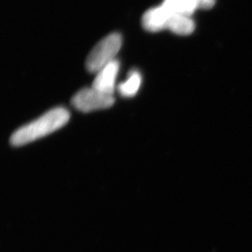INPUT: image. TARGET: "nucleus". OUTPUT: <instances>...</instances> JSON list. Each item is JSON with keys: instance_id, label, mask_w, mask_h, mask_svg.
Listing matches in <instances>:
<instances>
[{"instance_id": "1", "label": "nucleus", "mask_w": 252, "mask_h": 252, "mask_svg": "<svg viewBox=\"0 0 252 252\" xmlns=\"http://www.w3.org/2000/svg\"><path fill=\"white\" fill-rule=\"evenodd\" d=\"M69 120L68 110L55 108L15 131L10 137V144L14 147L27 145L62 128Z\"/></svg>"}, {"instance_id": "2", "label": "nucleus", "mask_w": 252, "mask_h": 252, "mask_svg": "<svg viewBox=\"0 0 252 252\" xmlns=\"http://www.w3.org/2000/svg\"><path fill=\"white\" fill-rule=\"evenodd\" d=\"M142 26L150 32H158L167 29L179 35H189L195 28L190 17L171 12L162 4L145 12L143 15Z\"/></svg>"}, {"instance_id": "3", "label": "nucleus", "mask_w": 252, "mask_h": 252, "mask_svg": "<svg viewBox=\"0 0 252 252\" xmlns=\"http://www.w3.org/2000/svg\"><path fill=\"white\" fill-rule=\"evenodd\" d=\"M122 36L119 33H110L100 40L91 51L86 61V67L91 73H97L105 65L114 61L120 50Z\"/></svg>"}, {"instance_id": "4", "label": "nucleus", "mask_w": 252, "mask_h": 252, "mask_svg": "<svg viewBox=\"0 0 252 252\" xmlns=\"http://www.w3.org/2000/svg\"><path fill=\"white\" fill-rule=\"evenodd\" d=\"M72 105L82 112H91L112 106L114 103L113 95H108L95 90V88H84L73 96Z\"/></svg>"}, {"instance_id": "5", "label": "nucleus", "mask_w": 252, "mask_h": 252, "mask_svg": "<svg viewBox=\"0 0 252 252\" xmlns=\"http://www.w3.org/2000/svg\"><path fill=\"white\" fill-rule=\"evenodd\" d=\"M119 69V63L117 60L110 62V64L97 72V75L93 81L92 88L108 95H113Z\"/></svg>"}, {"instance_id": "6", "label": "nucleus", "mask_w": 252, "mask_h": 252, "mask_svg": "<svg viewBox=\"0 0 252 252\" xmlns=\"http://www.w3.org/2000/svg\"><path fill=\"white\" fill-rule=\"evenodd\" d=\"M162 4L171 12L190 17L198 8H212L214 6L215 0H164Z\"/></svg>"}, {"instance_id": "7", "label": "nucleus", "mask_w": 252, "mask_h": 252, "mask_svg": "<svg viewBox=\"0 0 252 252\" xmlns=\"http://www.w3.org/2000/svg\"><path fill=\"white\" fill-rule=\"evenodd\" d=\"M141 84V76L137 70L129 73L128 78L124 83L119 84V92L124 97H131L138 92Z\"/></svg>"}]
</instances>
